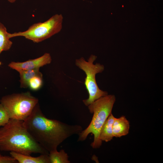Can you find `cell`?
I'll list each match as a JSON object with an SVG mask.
<instances>
[{"label": "cell", "instance_id": "30bf717a", "mask_svg": "<svg viewBox=\"0 0 163 163\" xmlns=\"http://www.w3.org/2000/svg\"><path fill=\"white\" fill-rule=\"evenodd\" d=\"M115 118L111 113L102 127L100 132L99 138L102 142H109L113 138L112 126Z\"/></svg>", "mask_w": 163, "mask_h": 163}, {"label": "cell", "instance_id": "5bb4252c", "mask_svg": "<svg viewBox=\"0 0 163 163\" xmlns=\"http://www.w3.org/2000/svg\"><path fill=\"white\" fill-rule=\"evenodd\" d=\"M43 84V77L36 76L32 78L28 82V87L33 91L40 89Z\"/></svg>", "mask_w": 163, "mask_h": 163}, {"label": "cell", "instance_id": "7a4b0ae2", "mask_svg": "<svg viewBox=\"0 0 163 163\" xmlns=\"http://www.w3.org/2000/svg\"><path fill=\"white\" fill-rule=\"evenodd\" d=\"M0 150L26 155L49 153L31 136L24 121L13 119L0 128Z\"/></svg>", "mask_w": 163, "mask_h": 163}, {"label": "cell", "instance_id": "e0dca14e", "mask_svg": "<svg viewBox=\"0 0 163 163\" xmlns=\"http://www.w3.org/2000/svg\"><path fill=\"white\" fill-rule=\"evenodd\" d=\"M9 2L11 3L15 2L17 0H7Z\"/></svg>", "mask_w": 163, "mask_h": 163}, {"label": "cell", "instance_id": "3957f363", "mask_svg": "<svg viewBox=\"0 0 163 163\" xmlns=\"http://www.w3.org/2000/svg\"><path fill=\"white\" fill-rule=\"evenodd\" d=\"M113 94H108L95 100L88 106L91 113L93 114L91 122L84 130L78 134V141L85 140L88 135L92 133L94 137L91 146L94 149L101 146L102 141L99 138L100 131L107 119L112 113V110L116 101Z\"/></svg>", "mask_w": 163, "mask_h": 163}, {"label": "cell", "instance_id": "4fadbf2b", "mask_svg": "<svg viewBox=\"0 0 163 163\" xmlns=\"http://www.w3.org/2000/svg\"><path fill=\"white\" fill-rule=\"evenodd\" d=\"M50 163H69L68 156L63 149L51 151L49 154Z\"/></svg>", "mask_w": 163, "mask_h": 163}, {"label": "cell", "instance_id": "7c38bea8", "mask_svg": "<svg viewBox=\"0 0 163 163\" xmlns=\"http://www.w3.org/2000/svg\"><path fill=\"white\" fill-rule=\"evenodd\" d=\"M9 34L4 25L0 22V54L3 51L9 50L12 44Z\"/></svg>", "mask_w": 163, "mask_h": 163}, {"label": "cell", "instance_id": "ac0fdd59", "mask_svg": "<svg viewBox=\"0 0 163 163\" xmlns=\"http://www.w3.org/2000/svg\"><path fill=\"white\" fill-rule=\"evenodd\" d=\"M1 155V154H0V155Z\"/></svg>", "mask_w": 163, "mask_h": 163}, {"label": "cell", "instance_id": "277c9868", "mask_svg": "<svg viewBox=\"0 0 163 163\" xmlns=\"http://www.w3.org/2000/svg\"><path fill=\"white\" fill-rule=\"evenodd\" d=\"M97 56L91 55L86 61L84 58L81 57L75 60L76 65L85 73V85L89 94L88 98L83 101L84 104L87 106L95 100L108 94L107 91L100 89L97 83L96 75L102 72L104 69V66L99 63L94 64Z\"/></svg>", "mask_w": 163, "mask_h": 163}, {"label": "cell", "instance_id": "5b68a950", "mask_svg": "<svg viewBox=\"0 0 163 163\" xmlns=\"http://www.w3.org/2000/svg\"><path fill=\"white\" fill-rule=\"evenodd\" d=\"M0 101L10 119L23 121L29 116L38 103V99L29 92L5 96L2 98Z\"/></svg>", "mask_w": 163, "mask_h": 163}, {"label": "cell", "instance_id": "52a82bcc", "mask_svg": "<svg viewBox=\"0 0 163 163\" xmlns=\"http://www.w3.org/2000/svg\"><path fill=\"white\" fill-rule=\"evenodd\" d=\"M52 61L50 54L46 53L38 58L19 62H12L9 64L11 68L18 72L21 70H31L40 69L43 66L50 64Z\"/></svg>", "mask_w": 163, "mask_h": 163}, {"label": "cell", "instance_id": "8992f818", "mask_svg": "<svg viewBox=\"0 0 163 163\" xmlns=\"http://www.w3.org/2000/svg\"><path fill=\"white\" fill-rule=\"evenodd\" d=\"M63 17L61 14H56L43 22L34 24L27 30L9 34L10 38L23 37L34 43H38L58 34L62 27Z\"/></svg>", "mask_w": 163, "mask_h": 163}, {"label": "cell", "instance_id": "2e32d148", "mask_svg": "<svg viewBox=\"0 0 163 163\" xmlns=\"http://www.w3.org/2000/svg\"><path fill=\"white\" fill-rule=\"evenodd\" d=\"M18 162L11 156L0 155V163H17Z\"/></svg>", "mask_w": 163, "mask_h": 163}, {"label": "cell", "instance_id": "9c48e42d", "mask_svg": "<svg viewBox=\"0 0 163 163\" xmlns=\"http://www.w3.org/2000/svg\"><path fill=\"white\" fill-rule=\"evenodd\" d=\"M10 154L19 163H50L48 154H41L34 157L12 152Z\"/></svg>", "mask_w": 163, "mask_h": 163}, {"label": "cell", "instance_id": "ba28073f", "mask_svg": "<svg viewBox=\"0 0 163 163\" xmlns=\"http://www.w3.org/2000/svg\"><path fill=\"white\" fill-rule=\"evenodd\" d=\"M129 122L124 116L115 118L112 126L113 137H120L126 135L129 133Z\"/></svg>", "mask_w": 163, "mask_h": 163}, {"label": "cell", "instance_id": "9a60e30c", "mask_svg": "<svg viewBox=\"0 0 163 163\" xmlns=\"http://www.w3.org/2000/svg\"><path fill=\"white\" fill-rule=\"evenodd\" d=\"M9 115L2 104H0V127L6 125L10 120Z\"/></svg>", "mask_w": 163, "mask_h": 163}, {"label": "cell", "instance_id": "6da1fadb", "mask_svg": "<svg viewBox=\"0 0 163 163\" xmlns=\"http://www.w3.org/2000/svg\"><path fill=\"white\" fill-rule=\"evenodd\" d=\"M24 124L34 139L49 152L57 150L65 140L73 135H78L83 129L80 125H69L46 117L38 103Z\"/></svg>", "mask_w": 163, "mask_h": 163}, {"label": "cell", "instance_id": "8fae6325", "mask_svg": "<svg viewBox=\"0 0 163 163\" xmlns=\"http://www.w3.org/2000/svg\"><path fill=\"white\" fill-rule=\"evenodd\" d=\"M18 72L20 74V87L21 88L28 87L29 82L33 77L36 76L43 77V75L39 71V69L21 70Z\"/></svg>", "mask_w": 163, "mask_h": 163}]
</instances>
